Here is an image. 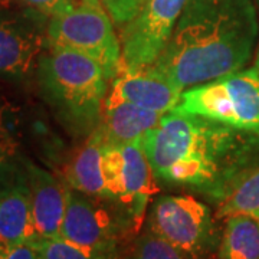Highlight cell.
I'll use <instances>...</instances> for the list:
<instances>
[{"mask_svg": "<svg viewBox=\"0 0 259 259\" xmlns=\"http://www.w3.org/2000/svg\"><path fill=\"white\" fill-rule=\"evenodd\" d=\"M163 115L161 112L150 111L107 95L98 128L105 144L143 143L148 133L156 128Z\"/></svg>", "mask_w": 259, "mask_h": 259, "instance_id": "cell-13", "label": "cell"}, {"mask_svg": "<svg viewBox=\"0 0 259 259\" xmlns=\"http://www.w3.org/2000/svg\"><path fill=\"white\" fill-rule=\"evenodd\" d=\"M218 259H259V219L248 214L228 216Z\"/></svg>", "mask_w": 259, "mask_h": 259, "instance_id": "cell-16", "label": "cell"}, {"mask_svg": "<svg viewBox=\"0 0 259 259\" xmlns=\"http://www.w3.org/2000/svg\"><path fill=\"white\" fill-rule=\"evenodd\" d=\"M36 246L42 259H122L121 255L87 249L62 238L37 239Z\"/></svg>", "mask_w": 259, "mask_h": 259, "instance_id": "cell-18", "label": "cell"}, {"mask_svg": "<svg viewBox=\"0 0 259 259\" xmlns=\"http://www.w3.org/2000/svg\"><path fill=\"white\" fill-rule=\"evenodd\" d=\"M0 153H5V154L15 157V143L10 139L5 127L2 125V121H0Z\"/></svg>", "mask_w": 259, "mask_h": 259, "instance_id": "cell-24", "label": "cell"}, {"mask_svg": "<svg viewBox=\"0 0 259 259\" xmlns=\"http://www.w3.org/2000/svg\"><path fill=\"white\" fill-rule=\"evenodd\" d=\"M218 204V218L248 214L259 219V166L239 177Z\"/></svg>", "mask_w": 259, "mask_h": 259, "instance_id": "cell-17", "label": "cell"}, {"mask_svg": "<svg viewBox=\"0 0 259 259\" xmlns=\"http://www.w3.org/2000/svg\"><path fill=\"white\" fill-rule=\"evenodd\" d=\"M256 37L252 0H187L167 47L147 68L185 91L242 69Z\"/></svg>", "mask_w": 259, "mask_h": 259, "instance_id": "cell-2", "label": "cell"}, {"mask_svg": "<svg viewBox=\"0 0 259 259\" xmlns=\"http://www.w3.org/2000/svg\"><path fill=\"white\" fill-rule=\"evenodd\" d=\"M146 229L189 259H210L221 243L210 207L192 196H160L151 204Z\"/></svg>", "mask_w": 259, "mask_h": 259, "instance_id": "cell-7", "label": "cell"}, {"mask_svg": "<svg viewBox=\"0 0 259 259\" xmlns=\"http://www.w3.org/2000/svg\"><path fill=\"white\" fill-rule=\"evenodd\" d=\"M37 241L25 168L13 185L0 193V246Z\"/></svg>", "mask_w": 259, "mask_h": 259, "instance_id": "cell-14", "label": "cell"}, {"mask_svg": "<svg viewBox=\"0 0 259 259\" xmlns=\"http://www.w3.org/2000/svg\"><path fill=\"white\" fill-rule=\"evenodd\" d=\"M187 0H147L120 30L121 62L147 68L158 59L175 32Z\"/></svg>", "mask_w": 259, "mask_h": 259, "instance_id": "cell-9", "label": "cell"}, {"mask_svg": "<svg viewBox=\"0 0 259 259\" xmlns=\"http://www.w3.org/2000/svg\"><path fill=\"white\" fill-rule=\"evenodd\" d=\"M48 44L91 58L101 66L108 81L118 71L120 37L102 0H78L71 10L49 19Z\"/></svg>", "mask_w": 259, "mask_h": 259, "instance_id": "cell-5", "label": "cell"}, {"mask_svg": "<svg viewBox=\"0 0 259 259\" xmlns=\"http://www.w3.org/2000/svg\"><path fill=\"white\" fill-rule=\"evenodd\" d=\"M23 171V164L19 166L13 156L0 153V193L16 182Z\"/></svg>", "mask_w": 259, "mask_h": 259, "instance_id": "cell-22", "label": "cell"}, {"mask_svg": "<svg viewBox=\"0 0 259 259\" xmlns=\"http://www.w3.org/2000/svg\"><path fill=\"white\" fill-rule=\"evenodd\" d=\"M256 69H259V51H258V54H256V58H255V65H253Z\"/></svg>", "mask_w": 259, "mask_h": 259, "instance_id": "cell-25", "label": "cell"}, {"mask_svg": "<svg viewBox=\"0 0 259 259\" xmlns=\"http://www.w3.org/2000/svg\"><path fill=\"white\" fill-rule=\"evenodd\" d=\"M124 259H189L168 242L146 229L136 238Z\"/></svg>", "mask_w": 259, "mask_h": 259, "instance_id": "cell-19", "label": "cell"}, {"mask_svg": "<svg viewBox=\"0 0 259 259\" xmlns=\"http://www.w3.org/2000/svg\"><path fill=\"white\" fill-rule=\"evenodd\" d=\"M173 112L222 122L259 137V69H239L187 88Z\"/></svg>", "mask_w": 259, "mask_h": 259, "instance_id": "cell-4", "label": "cell"}, {"mask_svg": "<svg viewBox=\"0 0 259 259\" xmlns=\"http://www.w3.org/2000/svg\"><path fill=\"white\" fill-rule=\"evenodd\" d=\"M49 19L25 6L23 12L0 10V79H26L36 74L48 44Z\"/></svg>", "mask_w": 259, "mask_h": 259, "instance_id": "cell-10", "label": "cell"}, {"mask_svg": "<svg viewBox=\"0 0 259 259\" xmlns=\"http://www.w3.org/2000/svg\"><path fill=\"white\" fill-rule=\"evenodd\" d=\"M102 3L111 16L114 25L121 28L131 19L136 18L147 0H102Z\"/></svg>", "mask_w": 259, "mask_h": 259, "instance_id": "cell-20", "label": "cell"}, {"mask_svg": "<svg viewBox=\"0 0 259 259\" xmlns=\"http://www.w3.org/2000/svg\"><path fill=\"white\" fill-rule=\"evenodd\" d=\"M182 94V88L150 68H130L120 62L108 95L150 111L167 114L176 108Z\"/></svg>", "mask_w": 259, "mask_h": 259, "instance_id": "cell-11", "label": "cell"}, {"mask_svg": "<svg viewBox=\"0 0 259 259\" xmlns=\"http://www.w3.org/2000/svg\"><path fill=\"white\" fill-rule=\"evenodd\" d=\"M48 104L75 131L98 128L108 91V78L91 58L71 49L48 47L36 69Z\"/></svg>", "mask_w": 259, "mask_h": 259, "instance_id": "cell-3", "label": "cell"}, {"mask_svg": "<svg viewBox=\"0 0 259 259\" xmlns=\"http://www.w3.org/2000/svg\"><path fill=\"white\" fill-rule=\"evenodd\" d=\"M139 229L128 213L110 199L68 189L59 238L87 249L121 255Z\"/></svg>", "mask_w": 259, "mask_h": 259, "instance_id": "cell-6", "label": "cell"}, {"mask_svg": "<svg viewBox=\"0 0 259 259\" xmlns=\"http://www.w3.org/2000/svg\"><path fill=\"white\" fill-rule=\"evenodd\" d=\"M20 2L23 3V6L48 19L71 10L78 3V0H20Z\"/></svg>", "mask_w": 259, "mask_h": 259, "instance_id": "cell-21", "label": "cell"}, {"mask_svg": "<svg viewBox=\"0 0 259 259\" xmlns=\"http://www.w3.org/2000/svg\"><path fill=\"white\" fill-rule=\"evenodd\" d=\"M105 141L100 128L94 130L64 167V182L76 192L108 199L102 176V147Z\"/></svg>", "mask_w": 259, "mask_h": 259, "instance_id": "cell-15", "label": "cell"}, {"mask_svg": "<svg viewBox=\"0 0 259 259\" xmlns=\"http://www.w3.org/2000/svg\"><path fill=\"white\" fill-rule=\"evenodd\" d=\"M256 2H258V3H259V0H256Z\"/></svg>", "mask_w": 259, "mask_h": 259, "instance_id": "cell-26", "label": "cell"}, {"mask_svg": "<svg viewBox=\"0 0 259 259\" xmlns=\"http://www.w3.org/2000/svg\"><path fill=\"white\" fill-rule=\"evenodd\" d=\"M156 180L189 186L219 202L252 167L259 137L192 114L167 112L143 140Z\"/></svg>", "mask_w": 259, "mask_h": 259, "instance_id": "cell-1", "label": "cell"}, {"mask_svg": "<svg viewBox=\"0 0 259 259\" xmlns=\"http://www.w3.org/2000/svg\"><path fill=\"white\" fill-rule=\"evenodd\" d=\"M0 259H42L36 241L23 242L13 246H0Z\"/></svg>", "mask_w": 259, "mask_h": 259, "instance_id": "cell-23", "label": "cell"}, {"mask_svg": "<svg viewBox=\"0 0 259 259\" xmlns=\"http://www.w3.org/2000/svg\"><path fill=\"white\" fill-rule=\"evenodd\" d=\"M102 176L108 199L128 213L140 228L150 197L156 192V177L143 144H104Z\"/></svg>", "mask_w": 259, "mask_h": 259, "instance_id": "cell-8", "label": "cell"}, {"mask_svg": "<svg viewBox=\"0 0 259 259\" xmlns=\"http://www.w3.org/2000/svg\"><path fill=\"white\" fill-rule=\"evenodd\" d=\"M28 179L32 218L37 239L61 236L68 200V185L42 167L23 160Z\"/></svg>", "mask_w": 259, "mask_h": 259, "instance_id": "cell-12", "label": "cell"}]
</instances>
